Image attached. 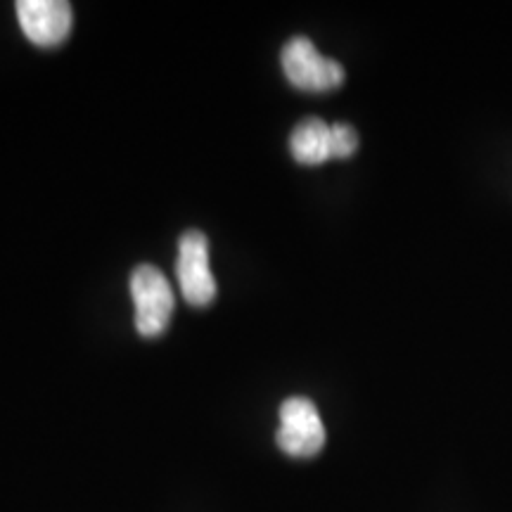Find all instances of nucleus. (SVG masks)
<instances>
[{
	"instance_id": "20e7f679",
	"label": "nucleus",
	"mask_w": 512,
	"mask_h": 512,
	"mask_svg": "<svg viewBox=\"0 0 512 512\" xmlns=\"http://www.w3.org/2000/svg\"><path fill=\"white\" fill-rule=\"evenodd\" d=\"M178 285L190 306H209L216 297V280L209 266V240L200 230H188L178 240Z\"/></svg>"
},
{
	"instance_id": "f257e3e1",
	"label": "nucleus",
	"mask_w": 512,
	"mask_h": 512,
	"mask_svg": "<svg viewBox=\"0 0 512 512\" xmlns=\"http://www.w3.org/2000/svg\"><path fill=\"white\" fill-rule=\"evenodd\" d=\"M131 297L136 306V330L140 337H159L174 316V290L159 268L143 264L131 275Z\"/></svg>"
},
{
	"instance_id": "7ed1b4c3",
	"label": "nucleus",
	"mask_w": 512,
	"mask_h": 512,
	"mask_svg": "<svg viewBox=\"0 0 512 512\" xmlns=\"http://www.w3.org/2000/svg\"><path fill=\"white\" fill-rule=\"evenodd\" d=\"M275 441L292 458H313L323 451L325 427L313 401L292 396L280 406V427Z\"/></svg>"
},
{
	"instance_id": "0eeeda50",
	"label": "nucleus",
	"mask_w": 512,
	"mask_h": 512,
	"mask_svg": "<svg viewBox=\"0 0 512 512\" xmlns=\"http://www.w3.org/2000/svg\"><path fill=\"white\" fill-rule=\"evenodd\" d=\"M358 150V133L349 124L332 126V159H347Z\"/></svg>"
},
{
	"instance_id": "f03ea898",
	"label": "nucleus",
	"mask_w": 512,
	"mask_h": 512,
	"mask_svg": "<svg viewBox=\"0 0 512 512\" xmlns=\"http://www.w3.org/2000/svg\"><path fill=\"white\" fill-rule=\"evenodd\" d=\"M280 62H283L287 81L302 91H332L344 81L342 64L320 55L306 36H294L292 41H287L280 53Z\"/></svg>"
},
{
	"instance_id": "423d86ee",
	"label": "nucleus",
	"mask_w": 512,
	"mask_h": 512,
	"mask_svg": "<svg viewBox=\"0 0 512 512\" xmlns=\"http://www.w3.org/2000/svg\"><path fill=\"white\" fill-rule=\"evenodd\" d=\"M290 152L299 164L316 166L332 159V126L323 119H304L294 126L290 136Z\"/></svg>"
},
{
	"instance_id": "39448f33",
	"label": "nucleus",
	"mask_w": 512,
	"mask_h": 512,
	"mask_svg": "<svg viewBox=\"0 0 512 512\" xmlns=\"http://www.w3.org/2000/svg\"><path fill=\"white\" fill-rule=\"evenodd\" d=\"M17 22L38 48H55L72 34V5L64 0H19Z\"/></svg>"
}]
</instances>
